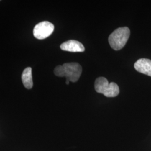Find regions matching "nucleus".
<instances>
[{"label": "nucleus", "instance_id": "nucleus-7", "mask_svg": "<svg viewBox=\"0 0 151 151\" xmlns=\"http://www.w3.org/2000/svg\"><path fill=\"white\" fill-rule=\"evenodd\" d=\"M22 81L24 86L27 89H31L33 86L32 69L31 67L26 68L22 72Z\"/></svg>", "mask_w": 151, "mask_h": 151}, {"label": "nucleus", "instance_id": "nucleus-2", "mask_svg": "<svg viewBox=\"0 0 151 151\" xmlns=\"http://www.w3.org/2000/svg\"><path fill=\"white\" fill-rule=\"evenodd\" d=\"M130 32L128 27H119L112 32L109 37V43L115 50L123 48L129 38Z\"/></svg>", "mask_w": 151, "mask_h": 151}, {"label": "nucleus", "instance_id": "nucleus-6", "mask_svg": "<svg viewBox=\"0 0 151 151\" xmlns=\"http://www.w3.org/2000/svg\"><path fill=\"white\" fill-rule=\"evenodd\" d=\"M134 67L138 72L151 76V60L141 58L135 62Z\"/></svg>", "mask_w": 151, "mask_h": 151}, {"label": "nucleus", "instance_id": "nucleus-1", "mask_svg": "<svg viewBox=\"0 0 151 151\" xmlns=\"http://www.w3.org/2000/svg\"><path fill=\"white\" fill-rule=\"evenodd\" d=\"M82 71L81 65L76 62H71L57 66L54 69V73L58 77H65L66 80L76 82L79 80Z\"/></svg>", "mask_w": 151, "mask_h": 151}, {"label": "nucleus", "instance_id": "nucleus-5", "mask_svg": "<svg viewBox=\"0 0 151 151\" xmlns=\"http://www.w3.org/2000/svg\"><path fill=\"white\" fill-rule=\"evenodd\" d=\"M60 48L64 51L70 52H83L85 47L82 44L75 40H70L62 44Z\"/></svg>", "mask_w": 151, "mask_h": 151}, {"label": "nucleus", "instance_id": "nucleus-3", "mask_svg": "<svg viewBox=\"0 0 151 151\" xmlns=\"http://www.w3.org/2000/svg\"><path fill=\"white\" fill-rule=\"evenodd\" d=\"M95 89L97 93H102L108 97H116L120 92L119 86L116 83H109L108 80L103 77H99L95 80Z\"/></svg>", "mask_w": 151, "mask_h": 151}, {"label": "nucleus", "instance_id": "nucleus-4", "mask_svg": "<svg viewBox=\"0 0 151 151\" xmlns=\"http://www.w3.org/2000/svg\"><path fill=\"white\" fill-rule=\"evenodd\" d=\"M54 25L50 22H42L37 24L33 30L34 37L38 39H44L49 37L54 31Z\"/></svg>", "mask_w": 151, "mask_h": 151}, {"label": "nucleus", "instance_id": "nucleus-8", "mask_svg": "<svg viewBox=\"0 0 151 151\" xmlns=\"http://www.w3.org/2000/svg\"><path fill=\"white\" fill-rule=\"evenodd\" d=\"M69 82H70V81H68V80H66V82H65V83H66L67 85H69V83H70Z\"/></svg>", "mask_w": 151, "mask_h": 151}]
</instances>
